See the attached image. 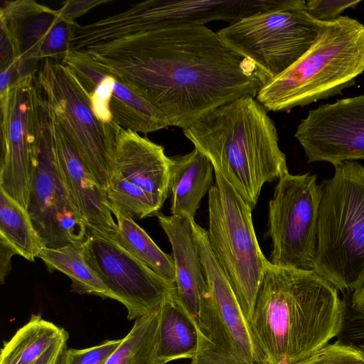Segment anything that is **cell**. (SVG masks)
<instances>
[{
    "mask_svg": "<svg viewBox=\"0 0 364 364\" xmlns=\"http://www.w3.org/2000/svg\"><path fill=\"white\" fill-rule=\"evenodd\" d=\"M70 51L89 55L181 129L211 109L255 98L270 80L207 26L154 27L130 8L77 24Z\"/></svg>",
    "mask_w": 364,
    "mask_h": 364,
    "instance_id": "6da1fadb",
    "label": "cell"
},
{
    "mask_svg": "<svg viewBox=\"0 0 364 364\" xmlns=\"http://www.w3.org/2000/svg\"><path fill=\"white\" fill-rule=\"evenodd\" d=\"M338 289L314 270L269 264L250 325L269 364H294L338 336Z\"/></svg>",
    "mask_w": 364,
    "mask_h": 364,
    "instance_id": "7a4b0ae2",
    "label": "cell"
},
{
    "mask_svg": "<svg viewBox=\"0 0 364 364\" xmlns=\"http://www.w3.org/2000/svg\"><path fill=\"white\" fill-rule=\"evenodd\" d=\"M267 109L243 97L211 109L182 128L185 136L254 208L265 183L288 173Z\"/></svg>",
    "mask_w": 364,
    "mask_h": 364,
    "instance_id": "3957f363",
    "label": "cell"
},
{
    "mask_svg": "<svg viewBox=\"0 0 364 364\" xmlns=\"http://www.w3.org/2000/svg\"><path fill=\"white\" fill-rule=\"evenodd\" d=\"M364 73V25L341 16L321 22L309 49L269 80L255 99L267 111L289 112L328 99L355 84Z\"/></svg>",
    "mask_w": 364,
    "mask_h": 364,
    "instance_id": "277c9868",
    "label": "cell"
},
{
    "mask_svg": "<svg viewBox=\"0 0 364 364\" xmlns=\"http://www.w3.org/2000/svg\"><path fill=\"white\" fill-rule=\"evenodd\" d=\"M321 182L317 245L313 270L343 295L364 283V164L333 166Z\"/></svg>",
    "mask_w": 364,
    "mask_h": 364,
    "instance_id": "5b68a950",
    "label": "cell"
},
{
    "mask_svg": "<svg viewBox=\"0 0 364 364\" xmlns=\"http://www.w3.org/2000/svg\"><path fill=\"white\" fill-rule=\"evenodd\" d=\"M208 192L210 247L249 323L270 263L262 253L252 221L253 208L218 171Z\"/></svg>",
    "mask_w": 364,
    "mask_h": 364,
    "instance_id": "8992f818",
    "label": "cell"
},
{
    "mask_svg": "<svg viewBox=\"0 0 364 364\" xmlns=\"http://www.w3.org/2000/svg\"><path fill=\"white\" fill-rule=\"evenodd\" d=\"M50 112L63 128L99 186L106 193L122 128L94 114L87 93L60 61L43 60L36 75Z\"/></svg>",
    "mask_w": 364,
    "mask_h": 364,
    "instance_id": "52a82bcc",
    "label": "cell"
},
{
    "mask_svg": "<svg viewBox=\"0 0 364 364\" xmlns=\"http://www.w3.org/2000/svg\"><path fill=\"white\" fill-rule=\"evenodd\" d=\"M321 25L306 9L277 10L245 18L217 34L228 48L252 61L271 80L309 49Z\"/></svg>",
    "mask_w": 364,
    "mask_h": 364,
    "instance_id": "ba28073f",
    "label": "cell"
},
{
    "mask_svg": "<svg viewBox=\"0 0 364 364\" xmlns=\"http://www.w3.org/2000/svg\"><path fill=\"white\" fill-rule=\"evenodd\" d=\"M27 212L44 247L82 244L88 226L63 176L42 95L38 147Z\"/></svg>",
    "mask_w": 364,
    "mask_h": 364,
    "instance_id": "9c48e42d",
    "label": "cell"
},
{
    "mask_svg": "<svg viewBox=\"0 0 364 364\" xmlns=\"http://www.w3.org/2000/svg\"><path fill=\"white\" fill-rule=\"evenodd\" d=\"M317 175L289 172L279 178L269 202L272 264L313 270L322 185Z\"/></svg>",
    "mask_w": 364,
    "mask_h": 364,
    "instance_id": "30bf717a",
    "label": "cell"
},
{
    "mask_svg": "<svg viewBox=\"0 0 364 364\" xmlns=\"http://www.w3.org/2000/svg\"><path fill=\"white\" fill-rule=\"evenodd\" d=\"M0 21V68L13 64L18 80L36 75L45 60L62 62L78 24L33 0L4 1Z\"/></svg>",
    "mask_w": 364,
    "mask_h": 364,
    "instance_id": "8fae6325",
    "label": "cell"
},
{
    "mask_svg": "<svg viewBox=\"0 0 364 364\" xmlns=\"http://www.w3.org/2000/svg\"><path fill=\"white\" fill-rule=\"evenodd\" d=\"M41 103L36 75L0 92V190L26 210L38 147Z\"/></svg>",
    "mask_w": 364,
    "mask_h": 364,
    "instance_id": "7c38bea8",
    "label": "cell"
},
{
    "mask_svg": "<svg viewBox=\"0 0 364 364\" xmlns=\"http://www.w3.org/2000/svg\"><path fill=\"white\" fill-rule=\"evenodd\" d=\"M170 166L162 146L122 128L106 192L109 204L132 218L156 215L170 195Z\"/></svg>",
    "mask_w": 364,
    "mask_h": 364,
    "instance_id": "4fadbf2b",
    "label": "cell"
},
{
    "mask_svg": "<svg viewBox=\"0 0 364 364\" xmlns=\"http://www.w3.org/2000/svg\"><path fill=\"white\" fill-rule=\"evenodd\" d=\"M82 250L88 265L127 309L129 320L151 314L176 291L170 283L133 256L114 236L89 228Z\"/></svg>",
    "mask_w": 364,
    "mask_h": 364,
    "instance_id": "5bb4252c",
    "label": "cell"
},
{
    "mask_svg": "<svg viewBox=\"0 0 364 364\" xmlns=\"http://www.w3.org/2000/svg\"><path fill=\"white\" fill-rule=\"evenodd\" d=\"M156 216L171 246L178 298L193 318L200 333V351L191 360L192 363H198L216 347L218 325L204 267L194 241L191 219L161 213Z\"/></svg>",
    "mask_w": 364,
    "mask_h": 364,
    "instance_id": "9a60e30c",
    "label": "cell"
},
{
    "mask_svg": "<svg viewBox=\"0 0 364 364\" xmlns=\"http://www.w3.org/2000/svg\"><path fill=\"white\" fill-rule=\"evenodd\" d=\"M294 136L308 163L364 160V94L309 110Z\"/></svg>",
    "mask_w": 364,
    "mask_h": 364,
    "instance_id": "2e32d148",
    "label": "cell"
},
{
    "mask_svg": "<svg viewBox=\"0 0 364 364\" xmlns=\"http://www.w3.org/2000/svg\"><path fill=\"white\" fill-rule=\"evenodd\" d=\"M216 313L219 343L213 364H269L236 294L210 247L207 231L191 220Z\"/></svg>",
    "mask_w": 364,
    "mask_h": 364,
    "instance_id": "e0dca14e",
    "label": "cell"
},
{
    "mask_svg": "<svg viewBox=\"0 0 364 364\" xmlns=\"http://www.w3.org/2000/svg\"><path fill=\"white\" fill-rule=\"evenodd\" d=\"M154 27L203 25L224 21L229 25L249 16L277 10L306 9L304 0H148L129 7Z\"/></svg>",
    "mask_w": 364,
    "mask_h": 364,
    "instance_id": "ac0fdd59",
    "label": "cell"
},
{
    "mask_svg": "<svg viewBox=\"0 0 364 364\" xmlns=\"http://www.w3.org/2000/svg\"><path fill=\"white\" fill-rule=\"evenodd\" d=\"M48 112L63 176L88 228L114 237L119 236L118 226L112 216L107 193L97 183L63 128L49 109Z\"/></svg>",
    "mask_w": 364,
    "mask_h": 364,
    "instance_id": "d6986e66",
    "label": "cell"
},
{
    "mask_svg": "<svg viewBox=\"0 0 364 364\" xmlns=\"http://www.w3.org/2000/svg\"><path fill=\"white\" fill-rule=\"evenodd\" d=\"M214 168L199 150L171 157L169 193L171 215L194 220L200 203L212 187Z\"/></svg>",
    "mask_w": 364,
    "mask_h": 364,
    "instance_id": "ffe728a7",
    "label": "cell"
},
{
    "mask_svg": "<svg viewBox=\"0 0 364 364\" xmlns=\"http://www.w3.org/2000/svg\"><path fill=\"white\" fill-rule=\"evenodd\" d=\"M198 328L176 291L161 305L158 358L161 364L196 358L200 351Z\"/></svg>",
    "mask_w": 364,
    "mask_h": 364,
    "instance_id": "44dd1931",
    "label": "cell"
},
{
    "mask_svg": "<svg viewBox=\"0 0 364 364\" xmlns=\"http://www.w3.org/2000/svg\"><path fill=\"white\" fill-rule=\"evenodd\" d=\"M68 332L40 315L32 314L1 350L0 364H31Z\"/></svg>",
    "mask_w": 364,
    "mask_h": 364,
    "instance_id": "7402d4cb",
    "label": "cell"
},
{
    "mask_svg": "<svg viewBox=\"0 0 364 364\" xmlns=\"http://www.w3.org/2000/svg\"><path fill=\"white\" fill-rule=\"evenodd\" d=\"M116 218L119 236L114 237L133 256L155 273L175 284L172 255L164 252L134 219L118 207L110 205Z\"/></svg>",
    "mask_w": 364,
    "mask_h": 364,
    "instance_id": "603a6c76",
    "label": "cell"
},
{
    "mask_svg": "<svg viewBox=\"0 0 364 364\" xmlns=\"http://www.w3.org/2000/svg\"><path fill=\"white\" fill-rule=\"evenodd\" d=\"M82 245L43 247L38 257L48 271L57 270L67 275L72 281L73 291L113 299L109 290L87 263Z\"/></svg>",
    "mask_w": 364,
    "mask_h": 364,
    "instance_id": "cb8c5ba5",
    "label": "cell"
},
{
    "mask_svg": "<svg viewBox=\"0 0 364 364\" xmlns=\"http://www.w3.org/2000/svg\"><path fill=\"white\" fill-rule=\"evenodd\" d=\"M0 242L31 262L44 247L27 210L1 190Z\"/></svg>",
    "mask_w": 364,
    "mask_h": 364,
    "instance_id": "d4e9b609",
    "label": "cell"
},
{
    "mask_svg": "<svg viewBox=\"0 0 364 364\" xmlns=\"http://www.w3.org/2000/svg\"><path fill=\"white\" fill-rule=\"evenodd\" d=\"M161 306L135 320L129 332L104 364H161L158 358Z\"/></svg>",
    "mask_w": 364,
    "mask_h": 364,
    "instance_id": "484cf974",
    "label": "cell"
},
{
    "mask_svg": "<svg viewBox=\"0 0 364 364\" xmlns=\"http://www.w3.org/2000/svg\"><path fill=\"white\" fill-rule=\"evenodd\" d=\"M294 364H364V360L358 348L339 338Z\"/></svg>",
    "mask_w": 364,
    "mask_h": 364,
    "instance_id": "4316f807",
    "label": "cell"
},
{
    "mask_svg": "<svg viewBox=\"0 0 364 364\" xmlns=\"http://www.w3.org/2000/svg\"><path fill=\"white\" fill-rule=\"evenodd\" d=\"M121 342L122 338L107 340L84 349L65 348L58 364H104Z\"/></svg>",
    "mask_w": 364,
    "mask_h": 364,
    "instance_id": "83f0119b",
    "label": "cell"
},
{
    "mask_svg": "<svg viewBox=\"0 0 364 364\" xmlns=\"http://www.w3.org/2000/svg\"><path fill=\"white\" fill-rule=\"evenodd\" d=\"M361 0H309L306 11L315 20L320 22L333 21L341 16L349 8H355Z\"/></svg>",
    "mask_w": 364,
    "mask_h": 364,
    "instance_id": "f1b7e54d",
    "label": "cell"
},
{
    "mask_svg": "<svg viewBox=\"0 0 364 364\" xmlns=\"http://www.w3.org/2000/svg\"><path fill=\"white\" fill-rule=\"evenodd\" d=\"M343 323L338 336L356 348L364 347V311L352 308L346 301Z\"/></svg>",
    "mask_w": 364,
    "mask_h": 364,
    "instance_id": "f546056e",
    "label": "cell"
},
{
    "mask_svg": "<svg viewBox=\"0 0 364 364\" xmlns=\"http://www.w3.org/2000/svg\"><path fill=\"white\" fill-rule=\"evenodd\" d=\"M109 1V0H70L64 1L59 11L67 19L75 21L77 18L88 12L92 9Z\"/></svg>",
    "mask_w": 364,
    "mask_h": 364,
    "instance_id": "4dcf8cb0",
    "label": "cell"
},
{
    "mask_svg": "<svg viewBox=\"0 0 364 364\" xmlns=\"http://www.w3.org/2000/svg\"><path fill=\"white\" fill-rule=\"evenodd\" d=\"M68 338L60 339L50 346L41 356L31 364H58L66 348Z\"/></svg>",
    "mask_w": 364,
    "mask_h": 364,
    "instance_id": "1f68e13d",
    "label": "cell"
},
{
    "mask_svg": "<svg viewBox=\"0 0 364 364\" xmlns=\"http://www.w3.org/2000/svg\"><path fill=\"white\" fill-rule=\"evenodd\" d=\"M0 251V281L1 284L4 282L5 277L9 274L11 266V261L13 255H16L15 252L7 245L1 243Z\"/></svg>",
    "mask_w": 364,
    "mask_h": 364,
    "instance_id": "d6a6232c",
    "label": "cell"
},
{
    "mask_svg": "<svg viewBox=\"0 0 364 364\" xmlns=\"http://www.w3.org/2000/svg\"><path fill=\"white\" fill-rule=\"evenodd\" d=\"M349 294L350 298L344 297L349 305L356 310L364 311V283Z\"/></svg>",
    "mask_w": 364,
    "mask_h": 364,
    "instance_id": "836d02e7",
    "label": "cell"
},
{
    "mask_svg": "<svg viewBox=\"0 0 364 364\" xmlns=\"http://www.w3.org/2000/svg\"><path fill=\"white\" fill-rule=\"evenodd\" d=\"M360 350V352L361 353V355L364 360V347L363 348H358Z\"/></svg>",
    "mask_w": 364,
    "mask_h": 364,
    "instance_id": "e575fe53",
    "label": "cell"
}]
</instances>
